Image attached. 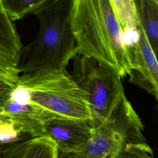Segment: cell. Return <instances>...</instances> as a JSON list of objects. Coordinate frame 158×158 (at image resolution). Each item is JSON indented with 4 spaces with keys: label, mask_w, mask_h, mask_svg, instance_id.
Wrapping results in <instances>:
<instances>
[{
    "label": "cell",
    "mask_w": 158,
    "mask_h": 158,
    "mask_svg": "<svg viewBox=\"0 0 158 158\" xmlns=\"http://www.w3.org/2000/svg\"><path fill=\"white\" fill-rule=\"evenodd\" d=\"M70 19L77 54L113 69L121 78L129 74L131 44L110 0H71Z\"/></svg>",
    "instance_id": "cell-1"
},
{
    "label": "cell",
    "mask_w": 158,
    "mask_h": 158,
    "mask_svg": "<svg viewBox=\"0 0 158 158\" xmlns=\"http://www.w3.org/2000/svg\"><path fill=\"white\" fill-rule=\"evenodd\" d=\"M70 6L71 0H51L33 14L40 28L35 40L20 51L17 65L20 74L66 70L77 55Z\"/></svg>",
    "instance_id": "cell-2"
},
{
    "label": "cell",
    "mask_w": 158,
    "mask_h": 158,
    "mask_svg": "<svg viewBox=\"0 0 158 158\" xmlns=\"http://www.w3.org/2000/svg\"><path fill=\"white\" fill-rule=\"evenodd\" d=\"M19 83L27 91L29 103L49 117L88 120L92 115L81 90L65 70L20 74Z\"/></svg>",
    "instance_id": "cell-3"
},
{
    "label": "cell",
    "mask_w": 158,
    "mask_h": 158,
    "mask_svg": "<svg viewBox=\"0 0 158 158\" xmlns=\"http://www.w3.org/2000/svg\"><path fill=\"white\" fill-rule=\"evenodd\" d=\"M143 122L123 94L107 116L92 126L83 151L92 158H116L128 146L146 142Z\"/></svg>",
    "instance_id": "cell-4"
},
{
    "label": "cell",
    "mask_w": 158,
    "mask_h": 158,
    "mask_svg": "<svg viewBox=\"0 0 158 158\" xmlns=\"http://www.w3.org/2000/svg\"><path fill=\"white\" fill-rule=\"evenodd\" d=\"M70 73L81 90L92 115L91 125L103 120L125 94L121 77L113 69L77 54Z\"/></svg>",
    "instance_id": "cell-5"
},
{
    "label": "cell",
    "mask_w": 158,
    "mask_h": 158,
    "mask_svg": "<svg viewBox=\"0 0 158 158\" xmlns=\"http://www.w3.org/2000/svg\"><path fill=\"white\" fill-rule=\"evenodd\" d=\"M42 124L45 135L54 142L59 152L83 151L91 139L92 125L88 120L49 117Z\"/></svg>",
    "instance_id": "cell-6"
},
{
    "label": "cell",
    "mask_w": 158,
    "mask_h": 158,
    "mask_svg": "<svg viewBox=\"0 0 158 158\" xmlns=\"http://www.w3.org/2000/svg\"><path fill=\"white\" fill-rule=\"evenodd\" d=\"M132 69L128 75L129 81L146 91L157 101L158 63L157 55L151 48L142 28L138 25L137 40L131 44Z\"/></svg>",
    "instance_id": "cell-7"
},
{
    "label": "cell",
    "mask_w": 158,
    "mask_h": 158,
    "mask_svg": "<svg viewBox=\"0 0 158 158\" xmlns=\"http://www.w3.org/2000/svg\"><path fill=\"white\" fill-rule=\"evenodd\" d=\"M57 156L56 144L45 135L9 144L1 158H57Z\"/></svg>",
    "instance_id": "cell-8"
},
{
    "label": "cell",
    "mask_w": 158,
    "mask_h": 158,
    "mask_svg": "<svg viewBox=\"0 0 158 158\" xmlns=\"http://www.w3.org/2000/svg\"><path fill=\"white\" fill-rule=\"evenodd\" d=\"M22 47L13 21L9 17L0 0V61L9 67L17 70Z\"/></svg>",
    "instance_id": "cell-9"
},
{
    "label": "cell",
    "mask_w": 158,
    "mask_h": 158,
    "mask_svg": "<svg viewBox=\"0 0 158 158\" xmlns=\"http://www.w3.org/2000/svg\"><path fill=\"white\" fill-rule=\"evenodd\" d=\"M139 25L154 52L158 51V0H133Z\"/></svg>",
    "instance_id": "cell-10"
},
{
    "label": "cell",
    "mask_w": 158,
    "mask_h": 158,
    "mask_svg": "<svg viewBox=\"0 0 158 158\" xmlns=\"http://www.w3.org/2000/svg\"><path fill=\"white\" fill-rule=\"evenodd\" d=\"M110 1L125 34L137 33L139 21L133 0Z\"/></svg>",
    "instance_id": "cell-11"
},
{
    "label": "cell",
    "mask_w": 158,
    "mask_h": 158,
    "mask_svg": "<svg viewBox=\"0 0 158 158\" xmlns=\"http://www.w3.org/2000/svg\"><path fill=\"white\" fill-rule=\"evenodd\" d=\"M12 21L22 19L28 14H34L51 0H1Z\"/></svg>",
    "instance_id": "cell-12"
},
{
    "label": "cell",
    "mask_w": 158,
    "mask_h": 158,
    "mask_svg": "<svg viewBox=\"0 0 158 158\" xmlns=\"http://www.w3.org/2000/svg\"><path fill=\"white\" fill-rule=\"evenodd\" d=\"M19 76L20 73L17 70L9 67L0 61V79L14 85H17Z\"/></svg>",
    "instance_id": "cell-13"
},
{
    "label": "cell",
    "mask_w": 158,
    "mask_h": 158,
    "mask_svg": "<svg viewBox=\"0 0 158 158\" xmlns=\"http://www.w3.org/2000/svg\"><path fill=\"white\" fill-rule=\"evenodd\" d=\"M16 85L0 79V114L5 104L10 99L12 91Z\"/></svg>",
    "instance_id": "cell-14"
},
{
    "label": "cell",
    "mask_w": 158,
    "mask_h": 158,
    "mask_svg": "<svg viewBox=\"0 0 158 158\" xmlns=\"http://www.w3.org/2000/svg\"><path fill=\"white\" fill-rule=\"evenodd\" d=\"M57 158H92L83 151L72 153H62L58 152Z\"/></svg>",
    "instance_id": "cell-15"
},
{
    "label": "cell",
    "mask_w": 158,
    "mask_h": 158,
    "mask_svg": "<svg viewBox=\"0 0 158 158\" xmlns=\"http://www.w3.org/2000/svg\"><path fill=\"white\" fill-rule=\"evenodd\" d=\"M9 144H5L4 143H2L0 142V158L2 157V153H3V151L5 149V148L9 146Z\"/></svg>",
    "instance_id": "cell-16"
},
{
    "label": "cell",
    "mask_w": 158,
    "mask_h": 158,
    "mask_svg": "<svg viewBox=\"0 0 158 158\" xmlns=\"http://www.w3.org/2000/svg\"><path fill=\"white\" fill-rule=\"evenodd\" d=\"M135 158H154V157H135Z\"/></svg>",
    "instance_id": "cell-17"
}]
</instances>
